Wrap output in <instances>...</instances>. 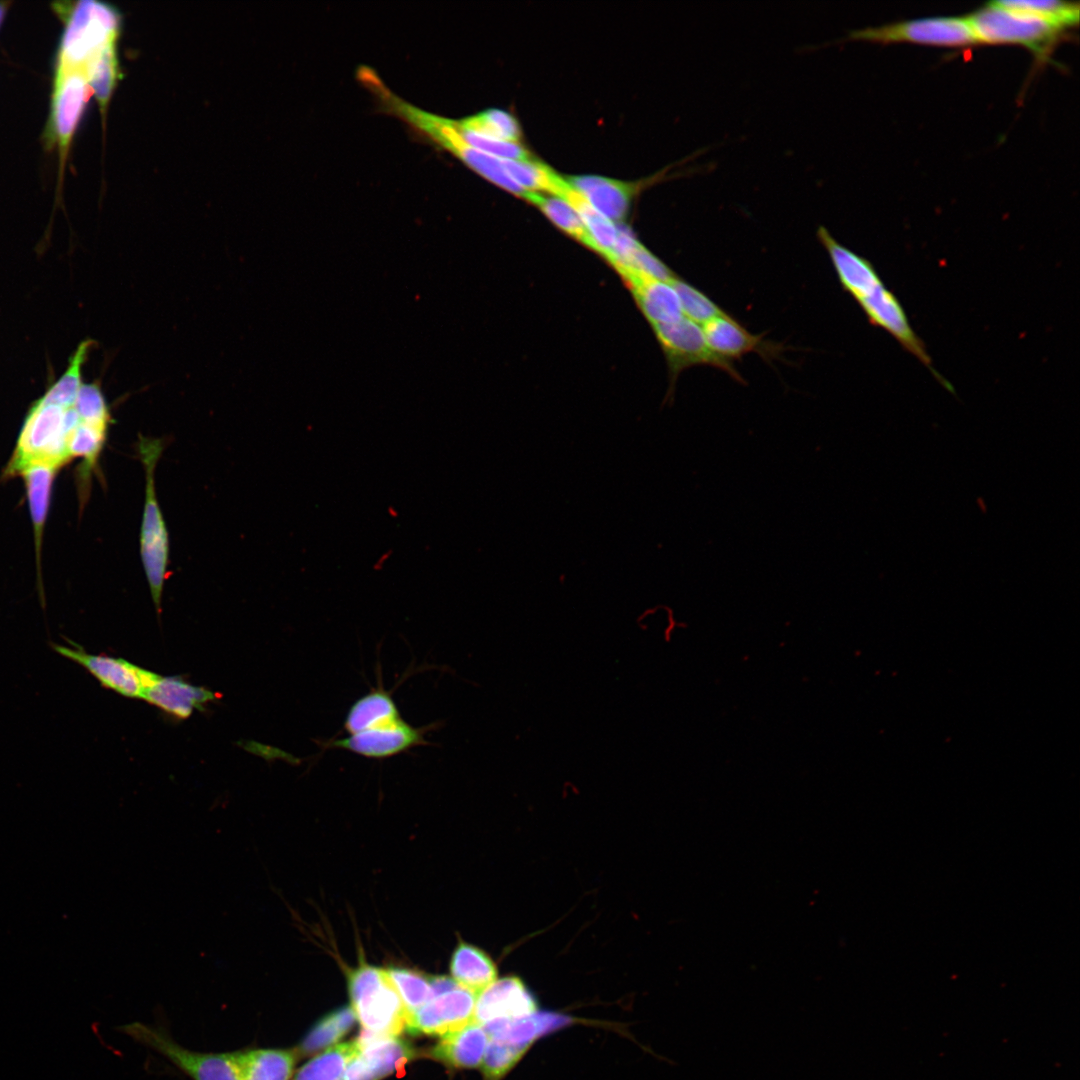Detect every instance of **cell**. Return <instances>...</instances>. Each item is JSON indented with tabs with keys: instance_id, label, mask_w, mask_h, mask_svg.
<instances>
[{
	"instance_id": "22",
	"label": "cell",
	"mask_w": 1080,
	"mask_h": 1080,
	"mask_svg": "<svg viewBox=\"0 0 1080 1080\" xmlns=\"http://www.w3.org/2000/svg\"><path fill=\"white\" fill-rule=\"evenodd\" d=\"M215 699V694L205 688L193 686L176 677L159 675L146 691L143 700L178 718H188L195 709Z\"/></svg>"
},
{
	"instance_id": "17",
	"label": "cell",
	"mask_w": 1080,
	"mask_h": 1080,
	"mask_svg": "<svg viewBox=\"0 0 1080 1080\" xmlns=\"http://www.w3.org/2000/svg\"><path fill=\"white\" fill-rule=\"evenodd\" d=\"M817 238L825 248L842 288L857 302L883 284L867 258L839 243L825 227L818 228Z\"/></svg>"
},
{
	"instance_id": "21",
	"label": "cell",
	"mask_w": 1080,
	"mask_h": 1080,
	"mask_svg": "<svg viewBox=\"0 0 1080 1080\" xmlns=\"http://www.w3.org/2000/svg\"><path fill=\"white\" fill-rule=\"evenodd\" d=\"M240 1080H290L295 1049L251 1047L231 1052Z\"/></svg>"
},
{
	"instance_id": "28",
	"label": "cell",
	"mask_w": 1080,
	"mask_h": 1080,
	"mask_svg": "<svg viewBox=\"0 0 1080 1080\" xmlns=\"http://www.w3.org/2000/svg\"><path fill=\"white\" fill-rule=\"evenodd\" d=\"M509 177L527 192L558 195L566 180L543 163L528 159H502Z\"/></svg>"
},
{
	"instance_id": "10",
	"label": "cell",
	"mask_w": 1080,
	"mask_h": 1080,
	"mask_svg": "<svg viewBox=\"0 0 1080 1080\" xmlns=\"http://www.w3.org/2000/svg\"><path fill=\"white\" fill-rule=\"evenodd\" d=\"M673 379L684 369L695 365H709L725 371L740 383L744 379L734 364L717 356L708 346L702 326L686 317L665 325L653 327Z\"/></svg>"
},
{
	"instance_id": "36",
	"label": "cell",
	"mask_w": 1080,
	"mask_h": 1080,
	"mask_svg": "<svg viewBox=\"0 0 1080 1080\" xmlns=\"http://www.w3.org/2000/svg\"><path fill=\"white\" fill-rule=\"evenodd\" d=\"M461 138L470 146L501 159H528L529 153L517 142H507L480 135L460 127L454 121Z\"/></svg>"
},
{
	"instance_id": "29",
	"label": "cell",
	"mask_w": 1080,
	"mask_h": 1080,
	"mask_svg": "<svg viewBox=\"0 0 1080 1080\" xmlns=\"http://www.w3.org/2000/svg\"><path fill=\"white\" fill-rule=\"evenodd\" d=\"M357 1050L356 1040L333 1045L298 1069L292 1080H341Z\"/></svg>"
},
{
	"instance_id": "32",
	"label": "cell",
	"mask_w": 1080,
	"mask_h": 1080,
	"mask_svg": "<svg viewBox=\"0 0 1080 1080\" xmlns=\"http://www.w3.org/2000/svg\"><path fill=\"white\" fill-rule=\"evenodd\" d=\"M997 4L1041 17L1057 27L1068 30L1079 23V3L1061 0H999Z\"/></svg>"
},
{
	"instance_id": "26",
	"label": "cell",
	"mask_w": 1080,
	"mask_h": 1080,
	"mask_svg": "<svg viewBox=\"0 0 1080 1080\" xmlns=\"http://www.w3.org/2000/svg\"><path fill=\"white\" fill-rule=\"evenodd\" d=\"M58 469L44 464H32L23 467L16 476H21L26 489L31 519L33 523L36 559L39 563L42 537L48 514L51 490Z\"/></svg>"
},
{
	"instance_id": "15",
	"label": "cell",
	"mask_w": 1080,
	"mask_h": 1080,
	"mask_svg": "<svg viewBox=\"0 0 1080 1080\" xmlns=\"http://www.w3.org/2000/svg\"><path fill=\"white\" fill-rule=\"evenodd\" d=\"M358 1050L341 1080H382L400 1072L415 1056V1050L397 1037H378L362 1032L356 1039Z\"/></svg>"
},
{
	"instance_id": "11",
	"label": "cell",
	"mask_w": 1080,
	"mask_h": 1080,
	"mask_svg": "<svg viewBox=\"0 0 1080 1080\" xmlns=\"http://www.w3.org/2000/svg\"><path fill=\"white\" fill-rule=\"evenodd\" d=\"M69 646L51 642V648L93 675L107 689L129 698L143 699L146 691L155 683L158 674L136 666L125 659L87 653L82 647L68 640Z\"/></svg>"
},
{
	"instance_id": "9",
	"label": "cell",
	"mask_w": 1080,
	"mask_h": 1080,
	"mask_svg": "<svg viewBox=\"0 0 1080 1080\" xmlns=\"http://www.w3.org/2000/svg\"><path fill=\"white\" fill-rule=\"evenodd\" d=\"M432 996L408 1019L413 1034L443 1036L474 1020L477 995L448 976H431Z\"/></svg>"
},
{
	"instance_id": "23",
	"label": "cell",
	"mask_w": 1080,
	"mask_h": 1080,
	"mask_svg": "<svg viewBox=\"0 0 1080 1080\" xmlns=\"http://www.w3.org/2000/svg\"><path fill=\"white\" fill-rule=\"evenodd\" d=\"M487 1038L483 1026L473 1021L460 1030L443 1035L430 1055L454 1068L476 1067L484 1057Z\"/></svg>"
},
{
	"instance_id": "34",
	"label": "cell",
	"mask_w": 1080,
	"mask_h": 1080,
	"mask_svg": "<svg viewBox=\"0 0 1080 1080\" xmlns=\"http://www.w3.org/2000/svg\"><path fill=\"white\" fill-rule=\"evenodd\" d=\"M466 130L507 142H517L520 129L515 118L506 111L489 109L457 121Z\"/></svg>"
},
{
	"instance_id": "6",
	"label": "cell",
	"mask_w": 1080,
	"mask_h": 1080,
	"mask_svg": "<svg viewBox=\"0 0 1080 1080\" xmlns=\"http://www.w3.org/2000/svg\"><path fill=\"white\" fill-rule=\"evenodd\" d=\"M966 19L979 44H1016L1044 60L1065 30L1034 14L1010 9L995 1Z\"/></svg>"
},
{
	"instance_id": "16",
	"label": "cell",
	"mask_w": 1080,
	"mask_h": 1080,
	"mask_svg": "<svg viewBox=\"0 0 1080 1080\" xmlns=\"http://www.w3.org/2000/svg\"><path fill=\"white\" fill-rule=\"evenodd\" d=\"M702 329L710 349L732 363L749 353H757L770 361L784 349L783 345L765 340L762 335L752 334L727 312L708 321Z\"/></svg>"
},
{
	"instance_id": "33",
	"label": "cell",
	"mask_w": 1080,
	"mask_h": 1080,
	"mask_svg": "<svg viewBox=\"0 0 1080 1080\" xmlns=\"http://www.w3.org/2000/svg\"><path fill=\"white\" fill-rule=\"evenodd\" d=\"M386 972L407 1010L409 1019L431 998V976L402 967H391L386 969Z\"/></svg>"
},
{
	"instance_id": "37",
	"label": "cell",
	"mask_w": 1080,
	"mask_h": 1080,
	"mask_svg": "<svg viewBox=\"0 0 1080 1080\" xmlns=\"http://www.w3.org/2000/svg\"><path fill=\"white\" fill-rule=\"evenodd\" d=\"M7 6H8V3L0 2V25H1L2 21H3V18L5 16V14H6Z\"/></svg>"
},
{
	"instance_id": "5",
	"label": "cell",
	"mask_w": 1080,
	"mask_h": 1080,
	"mask_svg": "<svg viewBox=\"0 0 1080 1080\" xmlns=\"http://www.w3.org/2000/svg\"><path fill=\"white\" fill-rule=\"evenodd\" d=\"M71 6L56 5L65 21L56 69H83L86 63L119 34V15L111 6L92 0Z\"/></svg>"
},
{
	"instance_id": "18",
	"label": "cell",
	"mask_w": 1080,
	"mask_h": 1080,
	"mask_svg": "<svg viewBox=\"0 0 1080 1080\" xmlns=\"http://www.w3.org/2000/svg\"><path fill=\"white\" fill-rule=\"evenodd\" d=\"M534 1007V999L521 980L505 977L477 995L474 1020L485 1025L499 1017L530 1013Z\"/></svg>"
},
{
	"instance_id": "7",
	"label": "cell",
	"mask_w": 1080,
	"mask_h": 1080,
	"mask_svg": "<svg viewBox=\"0 0 1080 1080\" xmlns=\"http://www.w3.org/2000/svg\"><path fill=\"white\" fill-rule=\"evenodd\" d=\"M121 1033L155 1051L192 1080H240L231 1052H201L176 1042L162 1027L132 1022Z\"/></svg>"
},
{
	"instance_id": "8",
	"label": "cell",
	"mask_w": 1080,
	"mask_h": 1080,
	"mask_svg": "<svg viewBox=\"0 0 1080 1080\" xmlns=\"http://www.w3.org/2000/svg\"><path fill=\"white\" fill-rule=\"evenodd\" d=\"M851 40L882 44L908 42L945 47L978 45L966 17H926L854 30Z\"/></svg>"
},
{
	"instance_id": "1",
	"label": "cell",
	"mask_w": 1080,
	"mask_h": 1080,
	"mask_svg": "<svg viewBox=\"0 0 1080 1080\" xmlns=\"http://www.w3.org/2000/svg\"><path fill=\"white\" fill-rule=\"evenodd\" d=\"M79 390L58 379L30 408L10 461L6 476L32 464H44L60 469L70 461L67 441L79 420L75 401Z\"/></svg>"
},
{
	"instance_id": "30",
	"label": "cell",
	"mask_w": 1080,
	"mask_h": 1080,
	"mask_svg": "<svg viewBox=\"0 0 1080 1080\" xmlns=\"http://www.w3.org/2000/svg\"><path fill=\"white\" fill-rule=\"evenodd\" d=\"M92 93L102 112H105L119 76L116 42L97 52L83 67Z\"/></svg>"
},
{
	"instance_id": "2",
	"label": "cell",
	"mask_w": 1080,
	"mask_h": 1080,
	"mask_svg": "<svg viewBox=\"0 0 1080 1080\" xmlns=\"http://www.w3.org/2000/svg\"><path fill=\"white\" fill-rule=\"evenodd\" d=\"M164 446L159 438L139 436L138 456L145 471V501L140 528V556L158 614L169 564V534L158 503L155 469Z\"/></svg>"
},
{
	"instance_id": "14",
	"label": "cell",
	"mask_w": 1080,
	"mask_h": 1080,
	"mask_svg": "<svg viewBox=\"0 0 1080 1080\" xmlns=\"http://www.w3.org/2000/svg\"><path fill=\"white\" fill-rule=\"evenodd\" d=\"M433 727L434 724L416 727L402 719L391 725L327 741L322 746L344 749L370 759H384L429 744L425 736Z\"/></svg>"
},
{
	"instance_id": "31",
	"label": "cell",
	"mask_w": 1080,
	"mask_h": 1080,
	"mask_svg": "<svg viewBox=\"0 0 1080 1080\" xmlns=\"http://www.w3.org/2000/svg\"><path fill=\"white\" fill-rule=\"evenodd\" d=\"M536 205L557 227L590 248L585 225L577 211L562 197L529 192L526 198Z\"/></svg>"
},
{
	"instance_id": "13",
	"label": "cell",
	"mask_w": 1080,
	"mask_h": 1080,
	"mask_svg": "<svg viewBox=\"0 0 1080 1080\" xmlns=\"http://www.w3.org/2000/svg\"><path fill=\"white\" fill-rule=\"evenodd\" d=\"M91 93L83 69H56L48 133L59 148L61 161Z\"/></svg>"
},
{
	"instance_id": "24",
	"label": "cell",
	"mask_w": 1080,
	"mask_h": 1080,
	"mask_svg": "<svg viewBox=\"0 0 1080 1080\" xmlns=\"http://www.w3.org/2000/svg\"><path fill=\"white\" fill-rule=\"evenodd\" d=\"M451 978L461 987L478 995L497 980L493 959L481 948L459 942L449 963Z\"/></svg>"
},
{
	"instance_id": "25",
	"label": "cell",
	"mask_w": 1080,
	"mask_h": 1080,
	"mask_svg": "<svg viewBox=\"0 0 1080 1080\" xmlns=\"http://www.w3.org/2000/svg\"><path fill=\"white\" fill-rule=\"evenodd\" d=\"M402 719L390 692L380 686L353 702L344 719V730L348 735L356 734L391 725Z\"/></svg>"
},
{
	"instance_id": "35",
	"label": "cell",
	"mask_w": 1080,
	"mask_h": 1080,
	"mask_svg": "<svg viewBox=\"0 0 1080 1080\" xmlns=\"http://www.w3.org/2000/svg\"><path fill=\"white\" fill-rule=\"evenodd\" d=\"M681 304L683 316L703 326L725 313L712 299L693 285L677 277L671 280Z\"/></svg>"
},
{
	"instance_id": "20",
	"label": "cell",
	"mask_w": 1080,
	"mask_h": 1080,
	"mask_svg": "<svg viewBox=\"0 0 1080 1080\" xmlns=\"http://www.w3.org/2000/svg\"><path fill=\"white\" fill-rule=\"evenodd\" d=\"M587 202L613 223L622 221L628 213L633 185L602 176H573L566 179Z\"/></svg>"
},
{
	"instance_id": "27",
	"label": "cell",
	"mask_w": 1080,
	"mask_h": 1080,
	"mask_svg": "<svg viewBox=\"0 0 1080 1080\" xmlns=\"http://www.w3.org/2000/svg\"><path fill=\"white\" fill-rule=\"evenodd\" d=\"M356 1020L351 1006L334 1010L317 1021L294 1048L298 1057L311 1056L333 1046L353 1026Z\"/></svg>"
},
{
	"instance_id": "4",
	"label": "cell",
	"mask_w": 1080,
	"mask_h": 1080,
	"mask_svg": "<svg viewBox=\"0 0 1080 1080\" xmlns=\"http://www.w3.org/2000/svg\"><path fill=\"white\" fill-rule=\"evenodd\" d=\"M378 96L390 111L454 154L477 173L507 191L526 198L529 192L509 177L502 159L468 145L458 133L454 120L421 110L396 97L387 89L381 90Z\"/></svg>"
},
{
	"instance_id": "19",
	"label": "cell",
	"mask_w": 1080,
	"mask_h": 1080,
	"mask_svg": "<svg viewBox=\"0 0 1080 1080\" xmlns=\"http://www.w3.org/2000/svg\"><path fill=\"white\" fill-rule=\"evenodd\" d=\"M622 277L652 327L671 324L684 317L678 294L671 281H661L632 272L625 273Z\"/></svg>"
},
{
	"instance_id": "3",
	"label": "cell",
	"mask_w": 1080,
	"mask_h": 1080,
	"mask_svg": "<svg viewBox=\"0 0 1080 1080\" xmlns=\"http://www.w3.org/2000/svg\"><path fill=\"white\" fill-rule=\"evenodd\" d=\"M351 1008L362 1032L397 1037L407 1028L408 1013L386 969L362 961L347 973Z\"/></svg>"
},
{
	"instance_id": "12",
	"label": "cell",
	"mask_w": 1080,
	"mask_h": 1080,
	"mask_svg": "<svg viewBox=\"0 0 1080 1080\" xmlns=\"http://www.w3.org/2000/svg\"><path fill=\"white\" fill-rule=\"evenodd\" d=\"M857 303L873 326L888 332L907 352L928 367L948 391L954 393L953 386L934 369L924 342L912 328L902 304L884 283Z\"/></svg>"
}]
</instances>
